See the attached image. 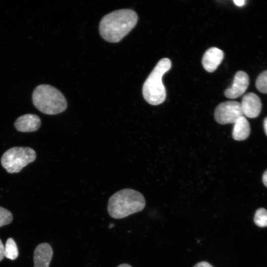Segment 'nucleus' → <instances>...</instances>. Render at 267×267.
<instances>
[{
  "label": "nucleus",
  "instance_id": "obj_5",
  "mask_svg": "<svg viewBox=\"0 0 267 267\" xmlns=\"http://www.w3.org/2000/svg\"><path fill=\"white\" fill-rule=\"evenodd\" d=\"M36 158L35 150L28 147H13L2 155L0 162L7 172L17 173Z\"/></svg>",
  "mask_w": 267,
  "mask_h": 267
},
{
  "label": "nucleus",
  "instance_id": "obj_20",
  "mask_svg": "<svg viewBox=\"0 0 267 267\" xmlns=\"http://www.w3.org/2000/svg\"><path fill=\"white\" fill-rule=\"evenodd\" d=\"M263 181L265 185L267 187V170L263 175Z\"/></svg>",
  "mask_w": 267,
  "mask_h": 267
},
{
  "label": "nucleus",
  "instance_id": "obj_6",
  "mask_svg": "<svg viewBox=\"0 0 267 267\" xmlns=\"http://www.w3.org/2000/svg\"><path fill=\"white\" fill-rule=\"evenodd\" d=\"M243 116L240 103L236 101H227L219 104L216 107L214 116L220 124H234Z\"/></svg>",
  "mask_w": 267,
  "mask_h": 267
},
{
  "label": "nucleus",
  "instance_id": "obj_3",
  "mask_svg": "<svg viewBox=\"0 0 267 267\" xmlns=\"http://www.w3.org/2000/svg\"><path fill=\"white\" fill-rule=\"evenodd\" d=\"M171 67V61L167 58L159 60L144 82L142 94L150 104L157 105L163 103L166 97V89L162 82L164 74Z\"/></svg>",
  "mask_w": 267,
  "mask_h": 267
},
{
  "label": "nucleus",
  "instance_id": "obj_14",
  "mask_svg": "<svg viewBox=\"0 0 267 267\" xmlns=\"http://www.w3.org/2000/svg\"><path fill=\"white\" fill-rule=\"evenodd\" d=\"M254 220L258 226H267V211L263 208L258 209L255 213Z\"/></svg>",
  "mask_w": 267,
  "mask_h": 267
},
{
  "label": "nucleus",
  "instance_id": "obj_19",
  "mask_svg": "<svg viewBox=\"0 0 267 267\" xmlns=\"http://www.w3.org/2000/svg\"><path fill=\"white\" fill-rule=\"evenodd\" d=\"M234 3L238 6H242L245 4V0H233Z\"/></svg>",
  "mask_w": 267,
  "mask_h": 267
},
{
  "label": "nucleus",
  "instance_id": "obj_11",
  "mask_svg": "<svg viewBox=\"0 0 267 267\" xmlns=\"http://www.w3.org/2000/svg\"><path fill=\"white\" fill-rule=\"evenodd\" d=\"M53 251L49 244H39L34 252V267H49Z\"/></svg>",
  "mask_w": 267,
  "mask_h": 267
},
{
  "label": "nucleus",
  "instance_id": "obj_4",
  "mask_svg": "<svg viewBox=\"0 0 267 267\" xmlns=\"http://www.w3.org/2000/svg\"><path fill=\"white\" fill-rule=\"evenodd\" d=\"M32 101L38 110L47 115L60 113L67 108V101L62 93L48 85L37 86L33 91Z\"/></svg>",
  "mask_w": 267,
  "mask_h": 267
},
{
  "label": "nucleus",
  "instance_id": "obj_2",
  "mask_svg": "<svg viewBox=\"0 0 267 267\" xmlns=\"http://www.w3.org/2000/svg\"><path fill=\"white\" fill-rule=\"evenodd\" d=\"M146 202L139 192L126 188L114 193L109 198L108 212L111 217L119 219L143 210Z\"/></svg>",
  "mask_w": 267,
  "mask_h": 267
},
{
  "label": "nucleus",
  "instance_id": "obj_7",
  "mask_svg": "<svg viewBox=\"0 0 267 267\" xmlns=\"http://www.w3.org/2000/svg\"><path fill=\"white\" fill-rule=\"evenodd\" d=\"M249 84V78L248 74L243 71H239L235 74L231 87L225 90L224 95L230 99L237 98L245 92Z\"/></svg>",
  "mask_w": 267,
  "mask_h": 267
},
{
  "label": "nucleus",
  "instance_id": "obj_1",
  "mask_svg": "<svg viewBox=\"0 0 267 267\" xmlns=\"http://www.w3.org/2000/svg\"><path fill=\"white\" fill-rule=\"evenodd\" d=\"M136 13L129 9L112 11L105 15L99 24V33L103 39L111 43L120 42L135 26Z\"/></svg>",
  "mask_w": 267,
  "mask_h": 267
},
{
  "label": "nucleus",
  "instance_id": "obj_22",
  "mask_svg": "<svg viewBox=\"0 0 267 267\" xmlns=\"http://www.w3.org/2000/svg\"><path fill=\"white\" fill-rule=\"evenodd\" d=\"M117 267H132L131 265L127 264H122L119 265Z\"/></svg>",
  "mask_w": 267,
  "mask_h": 267
},
{
  "label": "nucleus",
  "instance_id": "obj_15",
  "mask_svg": "<svg viewBox=\"0 0 267 267\" xmlns=\"http://www.w3.org/2000/svg\"><path fill=\"white\" fill-rule=\"evenodd\" d=\"M257 89L260 92L267 93V70L261 73L256 81Z\"/></svg>",
  "mask_w": 267,
  "mask_h": 267
},
{
  "label": "nucleus",
  "instance_id": "obj_18",
  "mask_svg": "<svg viewBox=\"0 0 267 267\" xmlns=\"http://www.w3.org/2000/svg\"><path fill=\"white\" fill-rule=\"evenodd\" d=\"M4 257V246L0 239V262Z\"/></svg>",
  "mask_w": 267,
  "mask_h": 267
},
{
  "label": "nucleus",
  "instance_id": "obj_13",
  "mask_svg": "<svg viewBox=\"0 0 267 267\" xmlns=\"http://www.w3.org/2000/svg\"><path fill=\"white\" fill-rule=\"evenodd\" d=\"M18 256L16 244L13 238H9L4 246V257L12 260H15Z\"/></svg>",
  "mask_w": 267,
  "mask_h": 267
},
{
  "label": "nucleus",
  "instance_id": "obj_16",
  "mask_svg": "<svg viewBox=\"0 0 267 267\" xmlns=\"http://www.w3.org/2000/svg\"><path fill=\"white\" fill-rule=\"evenodd\" d=\"M12 219L11 213L7 209L0 207V227L10 223Z\"/></svg>",
  "mask_w": 267,
  "mask_h": 267
},
{
  "label": "nucleus",
  "instance_id": "obj_12",
  "mask_svg": "<svg viewBox=\"0 0 267 267\" xmlns=\"http://www.w3.org/2000/svg\"><path fill=\"white\" fill-rule=\"evenodd\" d=\"M250 127L245 116L239 118L234 123L232 135L234 139L238 141L246 139L249 135Z\"/></svg>",
  "mask_w": 267,
  "mask_h": 267
},
{
  "label": "nucleus",
  "instance_id": "obj_17",
  "mask_svg": "<svg viewBox=\"0 0 267 267\" xmlns=\"http://www.w3.org/2000/svg\"><path fill=\"white\" fill-rule=\"evenodd\" d=\"M193 267H214L211 264L206 261L200 262L195 264Z\"/></svg>",
  "mask_w": 267,
  "mask_h": 267
},
{
  "label": "nucleus",
  "instance_id": "obj_8",
  "mask_svg": "<svg viewBox=\"0 0 267 267\" xmlns=\"http://www.w3.org/2000/svg\"><path fill=\"white\" fill-rule=\"evenodd\" d=\"M240 105L243 116L250 118L258 117L262 109L260 98L253 92H249L244 95Z\"/></svg>",
  "mask_w": 267,
  "mask_h": 267
},
{
  "label": "nucleus",
  "instance_id": "obj_10",
  "mask_svg": "<svg viewBox=\"0 0 267 267\" xmlns=\"http://www.w3.org/2000/svg\"><path fill=\"white\" fill-rule=\"evenodd\" d=\"M223 52L220 49L212 47L206 51L202 58V65L208 72L215 71L223 58Z\"/></svg>",
  "mask_w": 267,
  "mask_h": 267
},
{
  "label": "nucleus",
  "instance_id": "obj_21",
  "mask_svg": "<svg viewBox=\"0 0 267 267\" xmlns=\"http://www.w3.org/2000/svg\"><path fill=\"white\" fill-rule=\"evenodd\" d=\"M264 128L266 134L267 135V117H266L264 121Z\"/></svg>",
  "mask_w": 267,
  "mask_h": 267
},
{
  "label": "nucleus",
  "instance_id": "obj_9",
  "mask_svg": "<svg viewBox=\"0 0 267 267\" xmlns=\"http://www.w3.org/2000/svg\"><path fill=\"white\" fill-rule=\"evenodd\" d=\"M41 125L40 117L33 114H26L19 117L14 124L15 129L20 132H35L40 128Z\"/></svg>",
  "mask_w": 267,
  "mask_h": 267
}]
</instances>
